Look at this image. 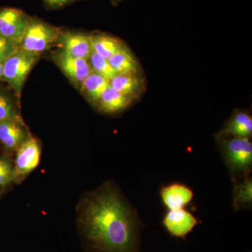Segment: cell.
<instances>
[{"instance_id":"1","label":"cell","mask_w":252,"mask_h":252,"mask_svg":"<svg viewBox=\"0 0 252 252\" xmlns=\"http://www.w3.org/2000/svg\"><path fill=\"white\" fill-rule=\"evenodd\" d=\"M79 220L81 232L95 251H137L138 217L114 186L107 184L88 195Z\"/></svg>"},{"instance_id":"2","label":"cell","mask_w":252,"mask_h":252,"mask_svg":"<svg viewBox=\"0 0 252 252\" xmlns=\"http://www.w3.org/2000/svg\"><path fill=\"white\" fill-rule=\"evenodd\" d=\"M220 154L233 177H248L252 167V144L248 138H217Z\"/></svg>"},{"instance_id":"3","label":"cell","mask_w":252,"mask_h":252,"mask_svg":"<svg viewBox=\"0 0 252 252\" xmlns=\"http://www.w3.org/2000/svg\"><path fill=\"white\" fill-rule=\"evenodd\" d=\"M62 29L36 17L30 16L21 49L40 56L57 42Z\"/></svg>"},{"instance_id":"4","label":"cell","mask_w":252,"mask_h":252,"mask_svg":"<svg viewBox=\"0 0 252 252\" xmlns=\"http://www.w3.org/2000/svg\"><path fill=\"white\" fill-rule=\"evenodd\" d=\"M39 56L20 49L3 63L1 79L6 81L19 97L28 74Z\"/></svg>"},{"instance_id":"5","label":"cell","mask_w":252,"mask_h":252,"mask_svg":"<svg viewBox=\"0 0 252 252\" xmlns=\"http://www.w3.org/2000/svg\"><path fill=\"white\" fill-rule=\"evenodd\" d=\"M41 148L39 142L29 135L20 145L16 153L15 165L12 170L13 180L20 182L39 165Z\"/></svg>"},{"instance_id":"6","label":"cell","mask_w":252,"mask_h":252,"mask_svg":"<svg viewBox=\"0 0 252 252\" xmlns=\"http://www.w3.org/2000/svg\"><path fill=\"white\" fill-rule=\"evenodd\" d=\"M29 16L22 10L6 7L0 9V34L21 43Z\"/></svg>"},{"instance_id":"7","label":"cell","mask_w":252,"mask_h":252,"mask_svg":"<svg viewBox=\"0 0 252 252\" xmlns=\"http://www.w3.org/2000/svg\"><path fill=\"white\" fill-rule=\"evenodd\" d=\"M53 59L64 75L79 89L86 78L92 72L88 60L72 57L62 51L56 52Z\"/></svg>"},{"instance_id":"8","label":"cell","mask_w":252,"mask_h":252,"mask_svg":"<svg viewBox=\"0 0 252 252\" xmlns=\"http://www.w3.org/2000/svg\"><path fill=\"white\" fill-rule=\"evenodd\" d=\"M57 43L61 51L72 57L88 60L93 52L91 34L85 33L61 31Z\"/></svg>"},{"instance_id":"9","label":"cell","mask_w":252,"mask_h":252,"mask_svg":"<svg viewBox=\"0 0 252 252\" xmlns=\"http://www.w3.org/2000/svg\"><path fill=\"white\" fill-rule=\"evenodd\" d=\"M164 226L173 236L184 238L198 225V220L185 209L169 210L162 220Z\"/></svg>"},{"instance_id":"10","label":"cell","mask_w":252,"mask_h":252,"mask_svg":"<svg viewBox=\"0 0 252 252\" xmlns=\"http://www.w3.org/2000/svg\"><path fill=\"white\" fill-rule=\"evenodd\" d=\"M252 135V118L248 113L237 111L216 135L217 138L232 137L250 139Z\"/></svg>"},{"instance_id":"11","label":"cell","mask_w":252,"mask_h":252,"mask_svg":"<svg viewBox=\"0 0 252 252\" xmlns=\"http://www.w3.org/2000/svg\"><path fill=\"white\" fill-rule=\"evenodd\" d=\"M160 196L162 203L169 210H179L191 202L193 193L187 186L175 183L162 187Z\"/></svg>"},{"instance_id":"12","label":"cell","mask_w":252,"mask_h":252,"mask_svg":"<svg viewBox=\"0 0 252 252\" xmlns=\"http://www.w3.org/2000/svg\"><path fill=\"white\" fill-rule=\"evenodd\" d=\"M29 135L26 124L14 121L0 122V142L7 150H17Z\"/></svg>"},{"instance_id":"13","label":"cell","mask_w":252,"mask_h":252,"mask_svg":"<svg viewBox=\"0 0 252 252\" xmlns=\"http://www.w3.org/2000/svg\"><path fill=\"white\" fill-rule=\"evenodd\" d=\"M132 98L121 94L109 86L101 95L95 106L101 112L106 114L120 112L130 105Z\"/></svg>"},{"instance_id":"14","label":"cell","mask_w":252,"mask_h":252,"mask_svg":"<svg viewBox=\"0 0 252 252\" xmlns=\"http://www.w3.org/2000/svg\"><path fill=\"white\" fill-rule=\"evenodd\" d=\"M110 86V81L92 71L86 78L80 87L81 92L86 98L95 105L104 91Z\"/></svg>"},{"instance_id":"15","label":"cell","mask_w":252,"mask_h":252,"mask_svg":"<svg viewBox=\"0 0 252 252\" xmlns=\"http://www.w3.org/2000/svg\"><path fill=\"white\" fill-rule=\"evenodd\" d=\"M91 39L93 51L107 60L126 46L122 41L108 34H92Z\"/></svg>"},{"instance_id":"16","label":"cell","mask_w":252,"mask_h":252,"mask_svg":"<svg viewBox=\"0 0 252 252\" xmlns=\"http://www.w3.org/2000/svg\"><path fill=\"white\" fill-rule=\"evenodd\" d=\"M117 74H138L140 65L126 46L108 60Z\"/></svg>"},{"instance_id":"17","label":"cell","mask_w":252,"mask_h":252,"mask_svg":"<svg viewBox=\"0 0 252 252\" xmlns=\"http://www.w3.org/2000/svg\"><path fill=\"white\" fill-rule=\"evenodd\" d=\"M110 86L121 94L133 99L142 90L143 81L138 74H117L111 79Z\"/></svg>"},{"instance_id":"18","label":"cell","mask_w":252,"mask_h":252,"mask_svg":"<svg viewBox=\"0 0 252 252\" xmlns=\"http://www.w3.org/2000/svg\"><path fill=\"white\" fill-rule=\"evenodd\" d=\"M252 205V180L246 177L235 184L233 189V205L235 210L251 208Z\"/></svg>"},{"instance_id":"19","label":"cell","mask_w":252,"mask_h":252,"mask_svg":"<svg viewBox=\"0 0 252 252\" xmlns=\"http://www.w3.org/2000/svg\"><path fill=\"white\" fill-rule=\"evenodd\" d=\"M88 61H89L92 71L100 74L101 76L105 77L109 81L117 74L113 69L108 60L104 59L94 51L91 53Z\"/></svg>"},{"instance_id":"20","label":"cell","mask_w":252,"mask_h":252,"mask_svg":"<svg viewBox=\"0 0 252 252\" xmlns=\"http://www.w3.org/2000/svg\"><path fill=\"white\" fill-rule=\"evenodd\" d=\"M1 121H14L25 124L11 99L0 94V122Z\"/></svg>"},{"instance_id":"21","label":"cell","mask_w":252,"mask_h":252,"mask_svg":"<svg viewBox=\"0 0 252 252\" xmlns=\"http://www.w3.org/2000/svg\"><path fill=\"white\" fill-rule=\"evenodd\" d=\"M21 47V42L0 34V62L4 63L8 58Z\"/></svg>"},{"instance_id":"22","label":"cell","mask_w":252,"mask_h":252,"mask_svg":"<svg viewBox=\"0 0 252 252\" xmlns=\"http://www.w3.org/2000/svg\"><path fill=\"white\" fill-rule=\"evenodd\" d=\"M85 0H43L44 4L47 9L56 10L62 9L69 5Z\"/></svg>"},{"instance_id":"23","label":"cell","mask_w":252,"mask_h":252,"mask_svg":"<svg viewBox=\"0 0 252 252\" xmlns=\"http://www.w3.org/2000/svg\"><path fill=\"white\" fill-rule=\"evenodd\" d=\"M11 181H13L12 170L0 172V186L1 187L8 185Z\"/></svg>"},{"instance_id":"24","label":"cell","mask_w":252,"mask_h":252,"mask_svg":"<svg viewBox=\"0 0 252 252\" xmlns=\"http://www.w3.org/2000/svg\"><path fill=\"white\" fill-rule=\"evenodd\" d=\"M11 164L6 159H0V172L11 171L12 170Z\"/></svg>"},{"instance_id":"25","label":"cell","mask_w":252,"mask_h":252,"mask_svg":"<svg viewBox=\"0 0 252 252\" xmlns=\"http://www.w3.org/2000/svg\"><path fill=\"white\" fill-rule=\"evenodd\" d=\"M2 65L3 63L0 62V79H1V76H2Z\"/></svg>"},{"instance_id":"26","label":"cell","mask_w":252,"mask_h":252,"mask_svg":"<svg viewBox=\"0 0 252 252\" xmlns=\"http://www.w3.org/2000/svg\"><path fill=\"white\" fill-rule=\"evenodd\" d=\"M123 1V0H112L113 2L115 3V4H117V3L120 2V1Z\"/></svg>"}]
</instances>
